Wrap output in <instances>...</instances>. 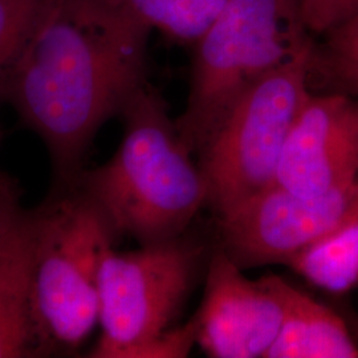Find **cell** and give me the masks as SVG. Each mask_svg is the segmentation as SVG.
<instances>
[{
	"label": "cell",
	"instance_id": "cell-7",
	"mask_svg": "<svg viewBox=\"0 0 358 358\" xmlns=\"http://www.w3.org/2000/svg\"><path fill=\"white\" fill-rule=\"evenodd\" d=\"M358 213V179L320 196L275 185L219 220L222 251L241 268L287 264Z\"/></svg>",
	"mask_w": 358,
	"mask_h": 358
},
{
	"label": "cell",
	"instance_id": "cell-16",
	"mask_svg": "<svg viewBox=\"0 0 358 358\" xmlns=\"http://www.w3.org/2000/svg\"><path fill=\"white\" fill-rule=\"evenodd\" d=\"M356 11L358 0H300L303 23L313 36H320Z\"/></svg>",
	"mask_w": 358,
	"mask_h": 358
},
{
	"label": "cell",
	"instance_id": "cell-14",
	"mask_svg": "<svg viewBox=\"0 0 358 358\" xmlns=\"http://www.w3.org/2000/svg\"><path fill=\"white\" fill-rule=\"evenodd\" d=\"M320 36L313 41L310 90L358 96V11Z\"/></svg>",
	"mask_w": 358,
	"mask_h": 358
},
{
	"label": "cell",
	"instance_id": "cell-10",
	"mask_svg": "<svg viewBox=\"0 0 358 358\" xmlns=\"http://www.w3.org/2000/svg\"><path fill=\"white\" fill-rule=\"evenodd\" d=\"M32 264V211L23 208L0 231V358L34 357Z\"/></svg>",
	"mask_w": 358,
	"mask_h": 358
},
{
	"label": "cell",
	"instance_id": "cell-8",
	"mask_svg": "<svg viewBox=\"0 0 358 358\" xmlns=\"http://www.w3.org/2000/svg\"><path fill=\"white\" fill-rule=\"evenodd\" d=\"M202 306L192 319L195 344L214 358H264L282 327L279 276L250 280L222 250L210 260Z\"/></svg>",
	"mask_w": 358,
	"mask_h": 358
},
{
	"label": "cell",
	"instance_id": "cell-4",
	"mask_svg": "<svg viewBox=\"0 0 358 358\" xmlns=\"http://www.w3.org/2000/svg\"><path fill=\"white\" fill-rule=\"evenodd\" d=\"M313 38L303 23L300 0H229L192 45L187 103L176 120L192 153L199 155L247 90Z\"/></svg>",
	"mask_w": 358,
	"mask_h": 358
},
{
	"label": "cell",
	"instance_id": "cell-15",
	"mask_svg": "<svg viewBox=\"0 0 358 358\" xmlns=\"http://www.w3.org/2000/svg\"><path fill=\"white\" fill-rule=\"evenodd\" d=\"M44 0H0V100Z\"/></svg>",
	"mask_w": 358,
	"mask_h": 358
},
{
	"label": "cell",
	"instance_id": "cell-17",
	"mask_svg": "<svg viewBox=\"0 0 358 358\" xmlns=\"http://www.w3.org/2000/svg\"><path fill=\"white\" fill-rule=\"evenodd\" d=\"M22 210L23 207L20 205L19 185L7 173L0 170V231L3 230Z\"/></svg>",
	"mask_w": 358,
	"mask_h": 358
},
{
	"label": "cell",
	"instance_id": "cell-6",
	"mask_svg": "<svg viewBox=\"0 0 358 358\" xmlns=\"http://www.w3.org/2000/svg\"><path fill=\"white\" fill-rule=\"evenodd\" d=\"M313 41L247 90L199 153L207 205L219 220L276 185L284 145L310 92Z\"/></svg>",
	"mask_w": 358,
	"mask_h": 358
},
{
	"label": "cell",
	"instance_id": "cell-12",
	"mask_svg": "<svg viewBox=\"0 0 358 358\" xmlns=\"http://www.w3.org/2000/svg\"><path fill=\"white\" fill-rule=\"evenodd\" d=\"M285 266L331 294L358 287V213Z\"/></svg>",
	"mask_w": 358,
	"mask_h": 358
},
{
	"label": "cell",
	"instance_id": "cell-1",
	"mask_svg": "<svg viewBox=\"0 0 358 358\" xmlns=\"http://www.w3.org/2000/svg\"><path fill=\"white\" fill-rule=\"evenodd\" d=\"M150 32L113 0H44L3 100L44 142L56 187L76 183L97 131L146 83Z\"/></svg>",
	"mask_w": 358,
	"mask_h": 358
},
{
	"label": "cell",
	"instance_id": "cell-2",
	"mask_svg": "<svg viewBox=\"0 0 358 358\" xmlns=\"http://www.w3.org/2000/svg\"><path fill=\"white\" fill-rule=\"evenodd\" d=\"M124 136L113 157L83 171L76 185L118 235L141 245L183 235L207 205L199 164L179 136L162 96L142 84L124 106Z\"/></svg>",
	"mask_w": 358,
	"mask_h": 358
},
{
	"label": "cell",
	"instance_id": "cell-11",
	"mask_svg": "<svg viewBox=\"0 0 358 358\" xmlns=\"http://www.w3.org/2000/svg\"><path fill=\"white\" fill-rule=\"evenodd\" d=\"M282 327L264 358H358L344 320L289 282H282Z\"/></svg>",
	"mask_w": 358,
	"mask_h": 358
},
{
	"label": "cell",
	"instance_id": "cell-9",
	"mask_svg": "<svg viewBox=\"0 0 358 358\" xmlns=\"http://www.w3.org/2000/svg\"><path fill=\"white\" fill-rule=\"evenodd\" d=\"M357 179L358 96L310 90L284 145L276 185L320 196Z\"/></svg>",
	"mask_w": 358,
	"mask_h": 358
},
{
	"label": "cell",
	"instance_id": "cell-13",
	"mask_svg": "<svg viewBox=\"0 0 358 358\" xmlns=\"http://www.w3.org/2000/svg\"><path fill=\"white\" fill-rule=\"evenodd\" d=\"M137 22L166 38L194 45L229 0H113Z\"/></svg>",
	"mask_w": 358,
	"mask_h": 358
},
{
	"label": "cell",
	"instance_id": "cell-3",
	"mask_svg": "<svg viewBox=\"0 0 358 358\" xmlns=\"http://www.w3.org/2000/svg\"><path fill=\"white\" fill-rule=\"evenodd\" d=\"M32 210L34 357L72 353L99 325V282L115 234L76 183Z\"/></svg>",
	"mask_w": 358,
	"mask_h": 358
},
{
	"label": "cell",
	"instance_id": "cell-5",
	"mask_svg": "<svg viewBox=\"0 0 358 358\" xmlns=\"http://www.w3.org/2000/svg\"><path fill=\"white\" fill-rule=\"evenodd\" d=\"M202 245L182 236L131 252L112 247L100 269L99 325L90 357H186L194 324L173 328L192 291Z\"/></svg>",
	"mask_w": 358,
	"mask_h": 358
}]
</instances>
